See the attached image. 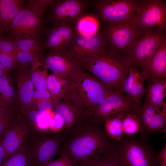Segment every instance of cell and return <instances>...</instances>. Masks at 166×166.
Masks as SVG:
<instances>
[{
  "instance_id": "obj_1",
  "label": "cell",
  "mask_w": 166,
  "mask_h": 166,
  "mask_svg": "<svg viewBox=\"0 0 166 166\" xmlns=\"http://www.w3.org/2000/svg\"><path fill=\"white\" fill-rule=\"evenodd\" d=\"M145 135H124L114 140L110 151L117 166H159V153L153 149Z\"/></svg>"
},
{
  "instance_id": "obj_2",
  "label": "cell",
  "mask_w": 166,
  "mask_h": 166,
  "mask_svg": "<svg viewBox=\"0 0 166 166\" xmlns=\"http://www.w3.org/2000/svg\"><path fill=\"white\" fill-rule=\"evenodd\" d=\"M81 66L90 70L104 84L122 92L124 81L132 67L125 57L106 48L93 55Z\"/></svg>"
},
{
  "instance_id": "obj_3",
  "label": "cell",
  "mask_w": 166,
  "mask_h": 166,
  "mask_svg": "<svg viewBox=\"0 0 166 166\" xmlns=\"http://www.w3.org/2000/svg\"><path fill=\"white\" fill-rule=\"evenodd\" d=\"M51 0H30L6 29L12 40L41 39L45 14Z\"/></svg>"
},
{
  "instance_id": "obj_4",
  "label": "cell",
  "mask_w": 166,
  "mask_h": 166,
  "mask_svg": "<svg viewBox=\"0 0 166 166\" xmlns=\"http://www.w3.org/2000/svg\"><path fill=\"white\" fill-rule=\"evenodd\" d=\"M148 30L135 27L129 20L117 23H105L101 32L106 49L125 57Z\"/></svg>"
},
{
  "instance_id": "obj_5",
  "label": "cell",
  "mask_w": 166,
  "mask_h": 166,
  "mask_svg": "<svg viewBox=\"0 0 166 166\" xmlns=\"http://www.w3.org/2000/svg\"><path fill=\"white\" fill-rule=\"evenodd\" d=\"M140 0H95L92 6L97 18L105 23H114L132 19Z\"/></svg>"
},
{
  "instance_id": "obj_6",
  "label": "cell",
  "mask_w": 166,
  "mask_h": 166,
  "mask_svg": "<svg viewBox=\"0 0 166 166\" xmlns=\"http://www.w3.org/2000/svg\"><path fill=\"white\" fill-rule=\"evenodd\" d=\"M93 0H51L49 12L45 18L51 25L66 23L74 26L77 20L87 12Z\"/></svg>"
},
{
  "instance_id": "obj_7",
  "label": "cell",
  "mask_w": 166,
  "mask_h": 166,
  "mask_svg": "<svg viewBox=\"0 0 166 166\" xmlns=\"http://www.w3.org/2000/svg\"><path fill=\"white\" fill-rule=\"evenodd\" d=\"M137 28L166 29V2L162 0H140L135 17L130 20Z\"/></svg>"
},
{
  "instance_id": "obj_8",
  "label": "cell",
  "mask_w": 166,
  "mask_h": 166,
  "mask_svg": "<svg viewBox=\"0 0 166 166\" xmlns=\"http://www.w3.org/2000/svg\"><path fill=\"white\" fill-rule=\"evenodd\" d=\"M112 144L105 134L100 130L79 137L70 146L72 161L82 162L94 154L100 156L110 150Z\"/></svg>"
},
{
  "instance_id": "obj_9",
  "label": "cell",
  "mask_w": 166,
  "mask_h": 166,
  "mask_svg": "<svg viewBox=\"0 0 166 166\" xmlns=\"http://www.w3.org/2000/svg\"><path fill=\"white\" fill-rule=\"evenodd\" d=\"M166 39L165 31L159 29H148L125 57L132 67H141Z\"/></svg>"
},
{
  "instance_id": "obj_10",
  "label": "cell",
  "mask_w": 166,
  "mask_h": 166,
  "mask_svg": "<svg viewBox=\"0 0 166 166\" xmlns=\"http://www.w3.org/2000/svg\"><path fill=\"white\" fill-rule=\"evenodd\" d=\"M106 48L101 31L92 34H77L65 51L81 66L98 52Z\"/></svg>"
},
{
  "instance_id": "obj_11",
  "label": "cell",
  "mask_w": 166,
  "mask_h": 166,
  "mask_svg": "<svg viewBox=\"0 0 166 166\" xmlns=\"http://www.w3.org/2000/svg\"><path fill=\"white\" fill-rule=\"evenodd\" d=\"M138 105L119 91H114L95 109L97 117L102 120L124 113Z\"/></svg>"
},
{
  "instance_id": "obj_12",
  "label": "cell",
  "mask_w": 166,
  "mask_h": 166,
  "mask_svg": "<svg viewBox=\"0 0 166 166\" xmlns=\"http://www.w3.org/2000/svg\"><path fill=\"white\" fill-rule=\"evenodd\" d=\"M137 112L144 133L165 132L166 126V103L163 104L160 111L144 102L137 107Z\"/></svg>"
},
{
  "instance_id": "obj_13",
  "label": "cell",
  "mask_w": 166,
  "mask_h": 166,
  "mask_svg": "<svg viewBox=\"0 0 166 166\" xmlns=\"http://www.w3.org/2000/svg\"><path fill=\"white\" fill-rule=\"evenodd\" d=\"M45 33V48L65 51L76 34L74 26L66 23L51 25Z\"/></svg>"
},
{
  "instance_id": "obj_14",
  "label": "cell",
  "mask_w": 166,
  "mask_h": 166,
  "mask_svg": "<svg viewBox=\"0 0 166 166\" xmlns=\"http://www.w3.org/2000/svg\"><path fill=\"white\" fill-rule=\"evenodd\" d=\"M39 61L55 75L75 72L81 67L65 51L49 49L45 57Z\"/></svg>"
},
{
  "instance_id": "obj_15",
  "label": "cell",
  "mask_w": 166,
  "mask_h": 166,
  "mask_svg": "<svg viewBox=\"0 0 166 166\" xmlns=\"http://www.w3.org/2000/svg\"><path fill=\"white\" fill-rule=\"evenodd\" d=\"M148 79V75L145 72L140 70L136 67H132L124 81L123 93L137 105L140 104V100L145 94L144 83Z\"/></svg>"
},
{
  "instance_id": "obj_16",
  "label": "cell",
  "mask_w": 166,
  "mask_h": 166,
  "mask_svg": "<svg viewBox=\"0 0 166 166\" xmlns=\"http://www.w3.org/2000/svg\"><path fill=\"white\" fill-rule=\"evenodd\" d=\"M29 130L28 125L26 123L15 121L12 127L1 140L5 152L2 164L24 144Z\"/></svg>"
},
{
  "instance_id": "obj_17",
  "label": "cell",
  "mask_w": 166,
  "mask_h": 166,
  "mask_svg": "<svg viewBox=\"0 0 166 166\" xmlns=\"http://www.w3.org/2000/svg\"><path fill=\"white\" fill-rule=\"evenodd\" d=\"M140 67L147 74L148 79L166 78V39Z\"/></svg>"
},
{
  "instance_id": "obj_18",
  "label": "cell",
  "mask_w": 166,
  "mask_h": 166,
  "mask_svg": "<svg viewBox=\"0 0 166 166\" xmlns=\"http://www.w3.org/2000/svg\"><path fill=\"white\" fill-rule=\"evenodd\" d=\"M81 84L88 100L95 109L114 91L112 88L93 78L85 79Z\"/></svg>"
},
{
  "instance_id": "obj_19",
  "label": "cell",
  "mask_w": 166,
  "mask_h": 166,
  "mask_svg": "<svg viewBox=\"0 0 166 166\" xmlns=\"http://www.w3.org/2000/svg\"><path fill=\"white\" fill-rule=\"evenodd\" d=\"M145 88V102L160 111L166 96V78L148 79Z\"/></svg>"
},
{
  "instance_id": "obj_20",
  "label": "cell",
  "mask_w": 166,
  "mask_h": 166,
  "mask_svg": "<svg viewBox=\"0 0 166 166\" xmlns=\"http://www.w3.org/2000/svg\"><path fill=\"white\" fill-rule=\"evenodd\" d=\"M26 65H22L21 67L17 81L18 96L23 111H25L30 105L34 92L30 70L26 69Z\"/></svg>"
},
{
  "instance_id": "obj_21",
  "label": "cell",
  "mask_w": 166,
  "mask_h": 166,
  "mask_svg": "<svg viewBox=\"0 0 166 166\" xmlns=\"http://www.w3.org/2000/svg\"><path fill=\"white\" fill-rule=\"evenodd\" d=\"M57 149V143L54 140L48 139L42 142L35 152L32 153L34 166H44L51 160Z\"/></svg>"
},
{
  "instance_id": "obj_22",
  "label": "cell",
  "mask_w": 166,
  "mask_h": 166,
  "mask_svg": "<svg viewBox=\"0 0 166 166\" xmlns=\"http://www.w3.org/2000/svg\"><path fill=\"white\" fill-rule=\"evenodd\" d=\"M26 3L22 0H0V24L6 29Z\"/></svg>"
},
{
  "instance_id": "obj_23",
  "label": "cell",
  "mask_w": 166,
  "mask_h": 166,
  "mask_svg": "<svg viewBox=\"0 0 166 166\" xmlns=\"http://www.w3.org/2000/svg\"><path fill=\"white\" fill-rule=\"evenodd\" d=\"M137 106L122 114V124L124 135H131L137 133H145L143 132L141 123L137 112Z\"/></svg>"
},
{
  "instance_id": "obj_24",
  "label": "cell",
  "mask_w": 166,
  "mask_h": 166,
  "mask_svg": "<svg viewBox=\"0 0 166 166\" xmlns=\"http://www.w3.org/2000/svg\"><path fill=\"white\" fill-rule=\"evenodd\" d=\"M77 34H94L99 31V19L94 15L86 14L81 17L74 25Z\"/></svg>"
},
{
  "instance_id": "obj_25",
  "label": "cell",
  "mask_w": 166,
  "mask_h": 166,
  "mask_svg": "<svg viewBox=\"0 0 166 166\" xmlns=\"http://www.w3.org/2000/svg\"><path fill=\"white\" fill-rule=\"evenodd\" d=\"M1 166H34L32 152L24 144Z\"/></svg>"
},
{
  "instance_id": "obj_26",
  "label": "cell",
  "mask_w": 166,
  "mask_h": 166,
  "mask_svg": "<svg viewBox=\"0 0 166 166\" xmlns=\"http://www.w3.org/2000/svg\"><path fill=\"white\" fill-rule=\"evenodd\" d=\"M47 67L37 60L31 64L30 75L34 87L36 90H46Z\"/></svg>"
},
{
  "instance_id": "obj_27",
  "label": "cell",
  "mask_w": 166,
  "mask_h": 166,
  "mask_svg": "<svg viewBox=\"0 0 166 166\" xmlns=\"http://www.w3.org/2000/svg\"><path fill=\"white\" fill-rule=\"evenodd\" d=\"M14 41L16 51L30 52L40 56L45 47L42 39H17Z\"/></svg>"
},
{
  "instance_id": "obj_28",
  "label": "cell",
  "mask_w": 166,
  "mask_h": 166,
  "mask_svg": "<svg viewBox=\"0 0 166 166\" xmlns=\"http://www.w3.org/2000/svg\"><path fill=\"white\" fill-rule=\"evenodd\" d=\"M123 114L116 115L105 120V131L108 135L114 140H119L124 135L122 124Z\"/></svg>"
},
{
  "instance_id": "obj_29",
  "label": "cell",
  "mask_w": 166,
  "mask_h": 166,
  "mask_svg": "<svg viewBox=\"0 0 166 166\" xmlns=\"http://www.w3.org/2000/svg\"><path fill=\"white\" fill-rule=\"evenodd\" d=\"M14 87L10 85L8 76L0 78V102L3 107L10 108L14 96Z\"/></svg>"
},
{
  "instance_id": "obj_30",
  "label": "cell",
  "mask_w": 166,
  "mask_h": 166,
  "mask_svg": "<svg viewBox=\"0 0 166 166\" xmlns=\"http://www.w3.org/2000/svg\"><path fill=\"white\" fill-rule=\"evenodd\" d=\"M80 166H117L110 150L102 156L82 162Z\"/></svg>"
},
{
  "instance_id": "obj_31",
  "label": "cell",
  "mask_w": 166,
  "mask_h": 166,
  "mask_svg": "<svg viewBox=\"0 0 166 166\" xmlns=\"http://www.w3.org/2000/svg\"><path fill=\"white\" fill-rule=\"evenodd\" d=\"M53 117L49 110H43L39 115L35 125L38 130H43L49 128Z\"/></svg>"
},
{
  "instance_id": "obj_32",
  "label": "cell",
  "mask_w": 166,
  "mask_h": 166,
  "mask_svg": "<svg viewBox=\"0 0 166 166\" xmlns=\"http://www.w3.org/2000/svg\"><path fill=\"white\" fill-rule=\"evenodd\" d=\"M15 121L12 111L0 120V139L4 137Z\"/></svg>"
},
{
  "instance_id": "obj_33",
  "label": "cell",
  "mask_w": 166,
  "mask_h": 166,
  "mask_svg": "<svg viewBox=\"0 0 166 166\" xmlns=\"http://www.w3.org/2000/svg\"><path fill=\"white\" fill-rule=\"evenodd\" d=\"M46 85L49 92L53 95H58L61 91V83L58 78L54 74L47 77Z\"/></svg>"
},
{
  "instance_id": "obj_34",
  "label": "cell",
  "mask_w": 166,
  "mask_h": 166,
  "mask_svg": "<svg viewBox=\"0 0 166 166\" xmlns=\"http://www.w3.org/2000/svg\"><path fill=\"white\" fill-rule=\"evenodd\" d=\"M55 114L60 115L63 118L65 124H69L72 121L73 114L70 111L65 104L60 103L57 104L55 109Z\"/></svg>"
},
{
  "instance_id": "obj_35",
  "label": "cell",
  "mask_w": 166,
  "mask_h": 166,
  "mask_svg": "<svg viewBox=\"0 0 166 166\" xmlns=\"http://www.w3.org/2000/svg\"><path fill=\"white\" fill-rule=\"evenodd\" d=\"M16 58L18 62L22 65H27L28 63H32L35 61L39 60L41 56L32 53L16 51Z\"/></svg>"
},
{
  "instance_id": "obj_36",
  "label": "cell",
  "mask_w": 166,
  "mask_h": 166,
  "mask_svg": "<svg viewBox=\"0 0 166 166\" xmlns=\"http://www.w3.org/2000/svg\"><path fill=\"white\" fill-rule=\"evenodd\" d=\"M0 63L10 70L16 68L18 62L15 56L0 51Z\"/></svg>"
},
{
  "instance_id": "obj_37",
  "label": "cell",
  "mask_w": 166,
  "mask_h": 166,
  "mask_svg": "<svg viewBox=\"0 0 166 166\" xmlns=\"http://www.w3.org/2000/svg\"><path fill=\"white\" fill-rule=\"evenodd\" d=\"M0 51L16 57V50L14 41L10 38H0Z\"/></svg>"
},
{
  "instance_id": "obj_38",
  "label": "cell",
  "mask_w": 166,
  "mask_h": 166,
  "mask_svg": "<svg viewBox=\"0 0 166 166\" xmlns=\"http://www.w3.org/2000/svg\"><path fill=\"white\" fill-rule=\"evenodd\" d=\"M44 166H73V162L66 153L55 160H51Z\"/></svg>"
},
{
  "instance_id": "obj_39",
  "label": "cell",
  "mask_w": 166,
  "mask_h": 166,
  "mask_svg": "<svg viewBox=\"0 0 166 166\" xmlns=\"http://www.w3.org/2000/svg\"><path fill=\"white\" fill-rule=\"evenodd\" d=\"M64 124L62 117L60 115L55 114L53 117L49 128L53 131H57L61 130Z\"/></svg>"
},
{
  "instance_id": "obj_40",
  "label": "cell",
  "mask_w": 166,
  "mask_h": 166,
  "mask_svg": "<svg viewBox=\"0 0 166 166\" xmlns=\"http://www.w3.org/2000/svg\"><path fill=\"white\" fill-rule=\"evenodd\" d=\"M50 96V93L47 90H36L33 93L32 101L37 100H47L49 99Z\"/></svg>"
},
{
  "instance_id": "obj_41",
  "label": "cell",
  "mask_w": 166,
  "mask_h": 166,
  "mask_svg": "<svg viewBox=\"0 0 166 166\" xmlns=\"http://www.w3.org/2000/svg\"><path fill=\"white\" fill-rule=\"evenodd\" d=\"M47 100H41L38 101L36 104L34 109L40 110H48L52 107V104Z\"/></svg>"
},
{
  "instance_id": "obj_42",
  "label": "cell",
  "mask_w": 166,
  "mask_h": 166,
  "mask_svg": "<svg viewBox=\"0 0 166 166\" xmlns=\"http://www.w3.org/2000/svg\"><path fill=\"white\" fill-rule=\"evenodd\" d=\"M26 110H29L28 112V120L34 124L37 121L39 115L43 111V110L33 109H28Z\"/></svg>"
},
{
  "instance_id": "obj_43",
  "label": "cell",
  "mask_w": 166,
  "mask_h": 166,
  "mask_svg": "<svg viewBox=\"0 0 166 166\" xmlns=\"http://www.w3.org/2000/svg\"><path fill=\"white\" fill-rule=\"evenodd\" d=\"M159 166H166V143L164 148L159 154Z\"/></svg>"
},
{
  "instance_id": "obj_44",
  "label": "cell",
  "mask_w": 166,
  "mask_h": 166,
  "mask_svg": "<svg viewBox=\"0 0 166 166\" xmlns=\"http://www.w3.org/2000/svg\"><path fill=\"white\" fill-rule=\"evenodd\" d=\"M10 108L1 107H0V120L11 112Z\"/></svg>"
},
{
  "instance_id": "obj_45",
  "label": "cell",
  "mask_w": 166,
  "mask_h": 166,
  "mask_svg": "<svg viewBox=\"0 0 166 166\" xmlns=\"http://www.w3.org/2000/svg\"><path fill=\"white\" fill-rule=\"evenodd\" d=\"M9 70L0 63V78L8 76Z\"/></svg>"
},
{
  "instance_id": "obj_46",
  "label": "cell",
  "mask_w": 166,
  "mask_h": 166,
  "mask_svg": "<svg viewBox=\"0 0 166 166\" xmlns=\"http://www.w3.org/2000/svg\"><path fill=\"white\" fill-rule=\"evenodd\" d=\"M2 139H0V166L2 165L5 155V152L1 142Z\"/></svg>"
},
{
  "instance_id": "obj_47",
  "label": "cell",
  "mask_w": 166,
  "mask_h": 166,
  "mask_svg": "<svg viewBox=\"0 0 166 166\" xmlns=\"http://www.w3.org/2000/svg\"><path fill=\"white\" fill-rule=\"evenodd\" d=\"M3 107V106H2V105H1V103H0V107Z\"/></svg>"
},
{
  "instance_id": "obj_48",
  "label": "cell",
  "mask_w": 166,
  "mask_h": 166,
  "mask_svg": "<svg viewBox=\"0 0 166 166\" xmlns=\"http://www.w3.org/2000/svg\"><path fill=\"white\" fill-rule=\"evenodd\" d=\"M1 25L0 24V25Z\"/></svg>"
}]
</instances>
